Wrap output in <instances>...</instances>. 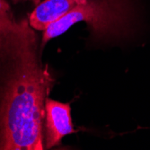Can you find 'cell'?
Instances as JSON below:
<instances>
[{"label":"cell","mask_w":150,"mask_h":150,"mask_svg":"<svg viewBox=\"0 0 150 150\" xmlns=\"http://www.w3.org/2000/svg\"><path fill=\"white\" fill-rule=\"evenodd\" d=\"M0 150H42L45 102L53 85L27 20L0 38Z\"/></svg>","instance_id":"cell-1"},{"label":"cell","mask_w":150,"mask_h":150,"mask_svg":"<svg viewBox=\"0 0 150 150\" xmlns=\"http://www.w3.org/2000/svg\"><path fill=\"white\" fill-rule=\"evenodd\" d=\"M131 15L129 0H86L44 31L42 46L80 22L87 24L95 40H114L128 34Z\"/></svg>","instance_id":"cell-2"},{"label":"cell","mask_w":150,"mask_h":150,"mask_svg":"<svg viewBox=\"0 0 150 150\" xmlns=\"http://www.w3.org/2000/svg\"><path fill=\"white\" fill-rule=\"evenodd\" d=\"M74 132L70 105L47 98L45 102L44 149L58 146L64 137Z\"/></svg>","instance_id":"cell-3"},{"label":"cell","mask_w":150,"mask_h":150,"mask_svg":"<svg viewBox=\"0 0 150 150\" xmlns=\"http://www.w3.org/2000/svg\"><path fill=\"white\" fill-rule=\"evenodd\" d=\"M78 4V0H43L32 12L29 23L33 29L44 32Z\"/></svg>","instance_id":"cell-4"},{"label":"cell","mask_w":150,"mask_h":150,"mask_svg":"<svg viewBox=\"0 0 150 150\" xmlns=\"http://www.w3.org/2000/svg\"><path fill=\"white\" fill-rule=\"evenodd\" d=\"M19 25L13 19L6 0H0V38L16 30Z\"/></svg>","instance_id":"cell-5"},{"label":"cell","mask_w":150,"mask_h":150,"mask_svg":"<svg viewBox=\"0 0 150 150\" xmlns=\"http://www.w3.org/2000/svg\"><path fill=\"white\" fill-rule=\"evenodd\" d=\"M13 3H18V2H21V1H25V0H12Z\"/></svg>","instance_id":"cell-6"}]
</instances>
